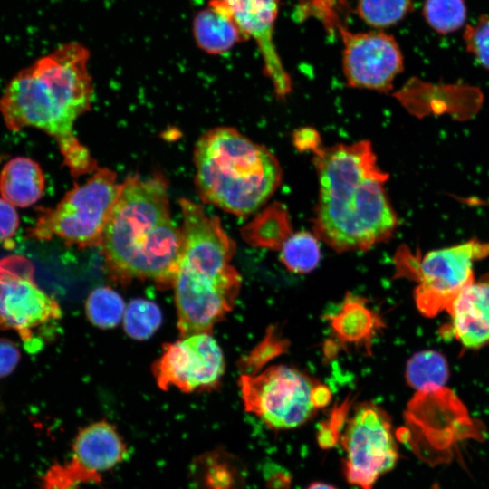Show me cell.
I'll list each match as a JSON object with an SVG mask.
<instances>
[{
  "label": "cell",
  "instance_id": "26",
  "mask_svg": "<svg viewBox=\"0 0 489 489\" xmlns=\"http://www.w3.org/2000/svg\"><path fill=\"white\" fill-rule=\"evenodd\" d=\"M287 341L275 335L273 329L267 332L263 341L243 360L242 365L246 373H256L266 361L285 351Z\"/></svg>",
  "mask_w": 489,
  "mask_h": 489
},
{
  "label": "cell",
  "instance_id": "23",
  "mask_svg": "<svg viewBox=\"0 0 489 489\" xmlns=\"http://www.w3.org/2000/svg\"><path fill=\"white\" fill-rule=\"evenodd\" d=\"M162 322L159 307L145 299L131 301L125 309L123 325L127 334L132 339L144 340L158 329Z\"/></svg>",
  "mask_w": 489,
  "mask_h": 489
},
{
  "label": "cell",
  "instance_id": "19",
  "mask_svg": "<svg viewBox=\"0 0 489 489\" xmlns=\"http://www.w3.org/2000/svg\"><path fill=\"white\" fill-rule=\"evenodd\" d=\"M318 237L309 232L299 231L288 235L280 246V260L287 269L297 273L313 270L321 260Z\"/></svg>",
  "mask_w": 489,
  "mask_h": 489
},
{
  "label": "cell",
  "instance_id": "27",
  "mask_svg": "<svg viewBox=\"0 0 489 489\" xmlns=\"http://www.w3.org/2000/svg\"><path fill=\"white\" fill-rule=\"evenodd\" d=\"M18 227L19 215L15 206L0 197V244L10 247Z\"/></svg>",
  "mask_w": 489,
  "mask_h": 489
},
{
  "label": "cell",
  "instance_id": "21",
  "mask_svg": "<svg viewBox=\"0 0 489 489\" xmlns=\"http://www.w3.org/2000/svg\"><path fill=\"white\" fill-rule=\"evenodd\" d=\"M86 314L91 322L102 329L117 326L125 312L120 295L109 287L94 289L86 301Z\"/></svg>",
  "mask_w": 489,
  "mask_h": 489
},
{
  "label": "cell",
  "instance_id": "24",
  "mask_svg": "<svg viewBox=\"0 0 489 489\" xmlns=\"http://www.w3.org/2000/svg\"><path fill=\"white\" fill-rule=\"evenodd\" d=\"M334 318V328L343 338L356 339L365 335L372 323V315L360 303L350 302Z\"/></svg>",
  "mask_w": 489,
  "mask_h": 489
},
{
  "label": "cell",
  "instance_id": "6",
  "mask_svg": "<svg viewBox=\"0 0 489 489\" xmlns=\"http://www.w3.org/2000/svg\"><path fill=\"white\" fill-rule=\"evenodd\" d=\"M120 186L112 170L97 168L54 207L43 210L29 235L37 240L56 237L81 247L101 245Z\"/></svg>",
  "mask_w": 489,
  "mask_h": 489
},
{
  "label": "cell",
  "instance_id": "13",
  "mask_svg": "<svg viewBox=\"0 0 489 489\" xmlns=\"http://www.w3.org/2000/svg\"><path fill=\"white\" fill-rule=\"evenodd\" d=\"M237 25L248 39H253L264 62V72L279 96L291 90V81L274 44V24L278 0H223Z\"/></svg>",
  "mask_w": 489,
  "mask_h": 489
},
{
  "label": "cell",
  "instance_id": "5",
  "mask_svg": "<svg viewBox=\"0 0 489 489\" xmlns=\"http://www.w3.org/2000/svg\"><path fill=\"white\" fill-rule=\"evenodd\" d=\"M244 409L269 427H297L331 398L329 388L318 380L288 366L275 365L239 379Z\"/></svg>",
  "mask_w": 489,
  "mask_h": 489
},
{
  "label": "cell",
  "instance_id": "7",
  "mask_svg": "<svg viewBox=\"0 0 489 489\" xmlns=\"http://www.w3.org/2000/svg\"><path fill=\"white\" fill-rule=\"evenodd\" d=\"M402 254L401 273L417 282L416 305L423 315L434 317L447 312L460 292L475 281L473 264L489 255V243L472 239L430 251L421 259Z\"/></svg>",
  "mask_w": 489,
  "mask_h": 489
},
{
  "label": "cell",
  "instance_id": "25",
  "mask_svg": "<svg viewBox=\"0 0 489 489\" xmlns=\"http://www.w3.org/2000/svg\"><path fill=\"white\" fill-rule=\"evenodd\" d=\"M463 40L466 51L489 71V14H481L474 24L465 25Z\"/></svg>",
  "mask_w": 489,
  "mask_h": 489
},
{
  "label": "cell",
  "instance_id": "3",
  "mask_svg": "<svg viewBox=\"0 0 489 489\" xmlns=\"http://www.w3.org/2000/svg\"><path fill=\"white\" fill-rule=\"evenodd\" d=\"M101 245L109 264L121 275L173 283L182 231L171 218L162 178L129 176L120 183Z\"/></svg>",
  "mask_w": 489,
  "mask_h": 489
},
{
  "label": "cell",
  "instance_id": "29",
  "mask_svg": "<svg viewBox=\"0 0 489 489\" xmlns=\"http://www.w3.org/2000/svg\"><path fill=\"white\" fill-rule=\"evenodd\" d=\"M278 468H273L268 475H266V480L268 485L271 489H288L290 485V478L287 475V473L283 471H278Z\"/></svg>",
  "mask_w": 489,
  "mask_h": 489
},
{
  "label": "cell",
  "instance_id": "11",
  "mask_svg": "<svg viewBox=\"0 0 489 489\" xmlns=\"http://www.w3.org/2000/svg\"><path fill=\"white\" fill-rule=\"evenodd\" d=\"M339 31L347 82L355 88L389 91L404 68L403 54L396 39L380 30L353 33L340 25Z\"/></svg>",
  "mask_w": 489,
  "mask_h": 489
},
{
  "label": "cell",
  "instance_id": "1",
  "mask_svg": "<svg viewBox=\"0 0 489 489\" xmlns=\"http://www.w3.org/2000/svg\"><path fill=\"white\" fill-rule=\"evenodd\" d=\"M312 149L319 177L314 235L337 252L365 251L388 241L398 226L388 178L371 143L360 140Z\"/></svg>",
  "mask_w": 489,
  "mask_h": 489
},
{
  "label": "cell",
  "instance_id": "16",
  "mask_svg": "<svg viewBox=\"0 0 489 489\" xmlns=\"http://www.w3.org/2000/svg\"><path fill=\"white\" fill-rule=\"evenodd\" d=\"M45 187L43 172L37 162L25 157L8 160L0 172V194L19 207L36 203Z\"/></svg>",
  "mask_w": 489,
  "mask_h": 489
},
{
  "label": "cell",
  "instance_id": "2",
  "mask_svg": "<svg viewBox=\"0 0 489 489\" xmlns=\"http://www.w3.org/2000/svg\"><path fill=\"white\" fill-rule=\"evenodd\" d=\"M89 57L81 43L62 44L20 71L0 99L7 129L35 128L53 137L64 164L76 177L97 169L96 161L73 132L75 121L92 101Z\"/></svg>",
  "mask_w": 489,
  "mask_h": 489
},
{
  "label": "cell",
  "instance_id": "18",
  "mask_svg": "<svg viewBox=\"0 0 489 489\" xmlns=\"http://www.w3.org/2000/svg\"><path fill=\"white\" fill-rule=\"evenodd\" d=\"M202 459L206 464L203 473L204 489H244L245 469L236 457L218 451Z\"/></svg>",
  "mask_w": 489,
  "mask_h": 489
},
{
  "label": "cell",
  "instance_id": "9",
  "mask_svg": "<svg viewBox=\"0 0 489 489\" xmlns=\"http://www.w3.org/2000/svg\"><path fill=\"white\" fill-rule=\"evenodd\" d=\"M344 475L351 485L372 489L377 480L396 465L398 455L390 420L377 405L357 407L345 429Z\"/></svg>",
  "mask_w": 489,
  "mask_h": 489
},
{
  "label": "cell",
  "instance_id": "8",
  "mask_svg": "<svg viewBox=\"0 0 489 489\" xmlns=\"http://www.w3.org/2000/svg\"><path fill=\"white\" fill-rule=\"evenodd\" d=\"M62 316L54 298L36 283L34 266L21 255L0 259V329L15 331L33 351L38 334Z\"/></svg>",
  "mask_w": 489,
  "mask_h": 489
},
{
  "label": "cell",
  "instance_id": "20",
  "mask_svg": "<svg viewBox=\"0 0 489 489\" xmlns=\"http://www.w3.org/2000/svg\"><path fill=\"white\" fill-rule=\"evenodd\" d=\"M422 14L431 29L448 34L465 25L467 8L465 0H425Z\"/></svg>",
  "mask_w": 489,
  "mask_h": 489
},
{
  "label": "cell",
  "instance_id": "31",
  "mask_svg": "<svg viewBox=\"0 0 489 489\" xmlns=\"http://www.w3.org/2000/svg\"><path fill=\"white\" fill-rule=\"evenodd\" d=\"M0 161H1V158H0Z\"/></svg>",
  "mask_w": 489,
  "mask_h": 489
},
{
  "label": "cell",
  "instance_id": "14",
  "mask_svg": "<svg viewBox=\"0 0 489 489\" xmlns=\"http://www.w3.org/2000/svg\"><path fill=\"white\" fill-rule=\"evenodd\" d=\"M447 312L452 332L463 346L477 349L489 342V275L465 286Z\"/></svg>",
  "mask_w": 489,
  "mask_h": 489
},
{
  "label": "cell",
  "instance_id": "12",
  "mask_svg": "<svg viewBox=\"0 0 489 489\" xmlns=\"http://www.w3.org/2000/svg\"><path fill=\"white\" fill-rule=\"evenodd\" d=\"M72 463L51 471L50 489H67L84 478H97L127 456L126 446L116 428L106 421L94 422L78 433L73 444Z\"/></svg>",
  "mask_w": 489,
  "mask_h": 489
},
{
  "label": "cell",
  "instance_id": "28",
  "mask_svg": "<svg viewBox=\"0 0 489 489\" xmlns=\"http://www.w3.org/2000/svg\"><path fill=\"white\" fill-rule=\"evenodd\" d=\"M20 360L17 345L10 340L0 339V379L10 375Z\"/></svg>",
  "mask_w": 489,
  "mask_h": 489
},
{
  "label": "cell",
  "instance_id": "22",
  "mask_svg": "<svg viewBox=\"0 0 489 489\" xmlns=\"http://www.w3.org/2000/svg\"><path fill=\"white\" fill-rule=\"evenodd\" d=\"M412 8L413 0H356V10L360 18L377 29L399 23Z\"/></svg>",
  "mask_w": 489,
  "mask_h": 489
},
{
  "label": "cell",
  "instance_id": "4",
  "mask_svg": "<svg viewBox=\"0 0 489 489\" xmlns=\"http://www.w3.org/2000/svg\"><path fill=\"white\" fill-rule=\"evenodd\" d=\"M194 163L201 198L238 216L261 208L282 181L275 156L230 127L202 135L195 146Z\"/></svg>",
  "mask_w": 489,
  "mask_h": 489
},
{
  "label": "cell",
  "instance_id": "15",
  "mask_svg": "<svg viewBox=\"0 0 489 489\" xmlns=\"http://www.w3.org/2000/svg\"><path fill=\"white\" fill-rule=\"evenodd\" d=\"M193 35L197 46L211 54H220L246 41L223 0H210L193 20Z\"/></svg>",
  "mask_w": 489,
  "mask_h": 489
},
{
  "label": "cell",
  "instance_id": "17",
  "mask_svg": "<svg viewBox=\"0 0 489 489\" xmlns=\"http://www.w3.org/2000/svg\"><path fill=\"white\" fill-rule=\"evenodd\" d=\"M448 366L446 358L435 350H423L410 358L406 368V379L417 391L438 389L447 381Z\"/></svg>",
  "mask_w": 489,
  "mask_h": 489
},
{
  "label": "cell",
  "instance_id": "10",
  "mask_svg": "<svg viewBox=\"0 0 489 489\" xmlns=\"http://www.w3.org/2000/svg\"><path fill=\"white\" fill-rule=\"evenodd\" d=\"M158 386L188 393L217 385L225 371L222 350L210 332L192 333L165 346L153 366Z\"/></svg>",
  "mask_w": 489,
  "mask_h": 489
},
{
  "label": "cell",
  "instance_id": "30",
  "mask_svg": "<svg viewBox=\"0 0 489 489\" xmlns=\"http://www.w3.org/2000/svg\"><path fill=\"white\" fill-rule=\"evenodd\" d=\"M306 489H337L334 486L321 483V482H315L311 484Z\"/></svg>",
  "mask_w": 489,
  "mask_h": 489
}]
</instances>
